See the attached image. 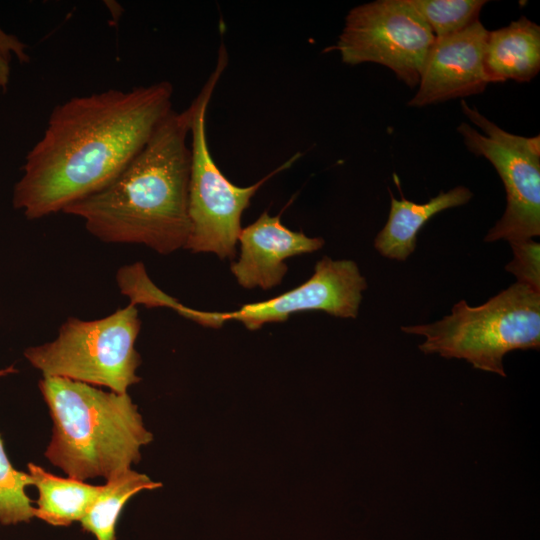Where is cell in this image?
<instances>
[{
    "label": "cell",
    "instance_id": "10",
    "mask_svg": "<svg viewBox=\"0 0 540 540\" xmlns=\"http://www.w3.org/2000/svg\"><path fill=\"white\" fill-rule=\"evenodd\" d=\"M488 34L478 20L457 33L435 38L408 105L420 108L482 93L490 84L484 66Z\"/></svg>",
    "mask_w": 540,
    "mask_h": 540
},
{
    "label": "cell",
    "instance_id": "16",
    "mask_svg": "<svg viewBox=\"0 0 540 540\" xmlns=\"http://www.w3.org/2000/svg\"><path fill=\"white\" fill-rule=\"evenodd\" d=\"M435 38L457 33L479 20L486 0H409Z\"/></svg>",
    "mask_w": 540,
    "mask_h": 540
},
{
    "label": "cell",
    "instance_id": "4",
    "mask_svg": "<svg viewBox=\"0 0 540 540\" xmlns=\"http://www.w3.org/2000/svg\"><path fill=\"white\" fill-rule=\"evenodd\" d=\"M401 330L424 336L419 349L426 354L465 359L505 377V354L540 346V292L516 282L480 306L461 300L441 320Z\"/></svg>",
    "mask_w": 540,
    "mask_h": 540
},
{
    "label": "cell",
    "instance_id": "5",
    "mask_svg": "<svg viewBox=\"0 0 540 540\" xmlns=\"http://www.w3.org/2000/svg\"><path fill=\"white\" fill-rule=\"evenodd\" d=\"M227 62V51L224 44H221L215 69L187 108L191 135L188 190L190 232L184 249L192 253H214L220 259L232 260L242 229L241 217L252 197L266 181L289 168L300 154H295L250 186H237L225 177L208 146L206 113Z\"/></svg>",
    "mask_w": 540,
    "mask_h": 540
},
{
    "label": "cell",
    "instance_id": "9",
    "mask_svg": "<svg viewBox=\"0 0 540 540\" xmlns=\"http://www.w3.org/2000/svg\"><path fill=\"white\" fill-rule=\"evenodd\" d=\"M366 288V279L354 261L325 256L315 264L314 273L307 281L274 298L245 304L231 312H205L183 305L178 313L207 327L239 321L249 330L286 321L292 314L305 311L356 318Z\"/></svg>",
    "mask_w": 540,
    "mask_h": 540
},
{
    "label": "cell",
    "instance_id": "8",
    "mask_svg": "<svg viewBox=\"0 0 540 540\" xmlns=\"http://www.w3.org/2000/svg\"><path fill=\"white\" fill-rule=\"evenodd\" d=\"M434 40L409 0H377L348 12L335 49L345 64L383 65L414 88Z\"/></svg>",
    "mask_w": 540,
    "mask_h": 540
},
{
    "label": "cell",
    "instance_id": "3",
    "mask_svg": "<svg viewBox=\"0 0 540 540\" xmlns=\"http://www.w3.org/2000/svg\"><path fill=\"white\" fill-rule=\"evenodd\" d=\"M39 389L53 422L45 457L73 479L106 480L131 469L152 441L128 393L43 377Z\"/></svg>",
    "mask_w": 540,
    "mask_h": 540
},
{
    "label": "cell",
    "instance_id": "6",
    "mask_svg": "<svg viewBox=\"0 0 540 540\" xmlns=\"http://www.w3.org/2000/svg\"><path fill=\"white\" fill-rule=\"evenodd\" d=\"M141 329L136 306L128 304L100 319L69 317L50 342L28 347L27 361L43 377H62L127 393L141 379L135 342Z\"/></svg>",
    "mask_w": 540,
    "mask_h": 540
},
{
    "label": "cell",
    "instance_id": "11",
    "mask_svg": "<svg viewBox=\"0 0 540 540\" xmlns=\"http://www.w3.org/2000/svg\"><path fill=\"white\" fill-rule=\"evenodd\" d=\"M240 256L230 271L245 289H272L281 284L288 267L286 259L312 253L324 245L321 237H309L292 231L280 215L263 212L256 221L241 229L238 237Z\"/></svg>",
    "mask_w": 540,
    "mask_h": 540
},
{
    "label": "cell",
    "instance_id": "17",
    "mask_svg": "<svg viewBox=\"0 0 540 540\" xmlns=\"http://www.w3.org/2000/svg\"><path fill=\"white\" fill-rule=\"evenodd\" d=\"M34 481L29 473L15 469L0 436V525H15L34 518L35 507L25 492Z\"/></svg>",
    "mask_w": 540,
    "mask_h": 540
},
{
    "label": "cell",
    "instance_id": "15",
    "mask_svg": "<svg viewBox=\"0 0 540 540\" xmlns=\"http://www.w3.org/2000/svg\"><path fill=\"white\" fill-rule=\"evenodd\" d=\"M160 486L145 474L132 469L123 471L106 480L97 499L79 522L97 540H116L117 520L126 502L140 491Z\"/></svg>",
    "mask_w": 540,
    "mask_h": 540
},
{
    "label": "cell",
    "instance_id": "12",
    "mask_svg": "<svg viewBox=\"0 0 540 540\" xmlns=\"http://www.w3.org/2000/svg\"><path fill=\"white\" fill-rule=\"evenodd\" d=\"M473 193L464 186L441 191L426 203L400 200L390 194V211L386 224L374 240L375 249L384 257L405 261L415 250L417 236L424 225L446 209L462 206Z\"/></svg>",
    "mask_w": 540,
    "mask_h": 540
},
{
    "label": "cell",
    "instance_id": "1",
    "mask_svg": "<svg viewBox=\"0 0 540 540\" xmlns=\"http://www.w3.org/2000/svg\"><path fill=\"white\" fill-rule=\"evenodd\" d=\"M172 96V84L161 81L75 96L55 106L25 157L13 207L29 220L40 219L101 190L173 110Z\"/></svg>",
    "mask_w": 540,
    "mask_h": 540
},
{
    "label": "cell",
    "instance_id": "20",
    "mask_svg": "<svg viewBox=\"0 0 540 540\" xmlns=\"http://www.w3.org/2000/svg\"><path fill=\"white\" fill-rule=\"evenodd\" d=\"M27 45L21 42L16 36L7 34L0 27V57L10 63L14 55L17 59L26 63L29 61V55L26 53Z\"/></svg>",
    "mask_w": 540,
    "mask_h": 540
},
{
    "label": "cell",
    "instance_id": "21",
    "mask_svg": "<svg viewBox=\"0 0 540 540\" xmlns=\"http://www.w3.org/2000/svg\"><path fill=\"white\" fill-rule=\"evenodd\" d=\"M10 78V63L0 57V88L6 89Z\"/></svg>",
    "mask_w": 540,
    "mask_h": 540
},
{
    "label": "cell",
    "instance_id": "7",
    "mask_svg": "<svg viewBox=\"0 0 540 540\" xmlns=\"http://www.w3.org/2000/svg\"><path fill=\"white\" fill-rule=\"evenodd\" d=\"M468 123L457 127L464 144L476 156L486 158L496 169L506 191L502 217L488 231L484 240L509 243L530 240L540 235V136L512 134L487 119L464 100Z\"/></svg>",
    "mask_w": 540,
    "mask_h": 540
},
{
    "label": "cell",
    "instance_id": "2",
    "mask_svg": "<svg viewBox=\"0 0 540 540\" xmlns=\"http://www.w3.org/2000/svg\"><path fill=\"white\" fill-rule=\"evenodd\" d=\"M189 133L188 109L172 110L109 184L62 212L82 219L103 242L142 244L162 255L184 248L190 232Z\"/></svg>",
    "mask_w": 540,
    "mask_h": 540
},
{
    "label": "cell",
    "instance_id": "13",
    "mask_svg": "<svg viewBox=\"0 0 540 540\" xmlns=\"http://www.w3.org/2000/svg\"><path fill=\"white\" fill-rule=\"evenodd\" d=\"M484 66L490 83L531 81L540 70V27L522 16L489 31Z\"/></svg>",
    "mask_w": 540,
    "mask_h": 540
},
{
    "label": "cell",
    "instance_id": "19",
    "mask_svg": "<svg viewBox=\"0 0 540 540\" xmlns=\"http://www.w3.org/2000/svg\"><path fill=\"white\" fill-rule=\"evenodd\" d=\"M513 258L506 270L517 277V282L540 292V245L534 240L512 242Z\"/></svg>",
    "mask_w": 540,
    "mask_h": 540
},
{
    "label": "cell",
    "instance_id": "22",
    "mask_svg": "<svg viewBox=\"0 0 540 540\" xmlns=\"http://www.w3.org/2000/svg\"><path fill=\"white\" fill-rule=\"evenodd\" d=\"M14 369L12 367H8L6 369L0 370V376L12 373Z\"/></svg>",
    "mask_w": 540,
    "mask_h": 540
},
{
    "label": "cell",
    "instance_id": "14",
    "mask_svg": "<svg viewBox=\"0 0 540 540\" xmlns=\"http://www.w3.org/2000/svg\"><path fill=\"white\" fill-rule=\"evenodd\" d=\"M27 467L39 493L34 517L53 526H69L80 521L102 489V485L58 477L34 463H28Z\"/></svg>",
    "mask_w": 540,
    "mask_h": 540
},
{
    "label": "cell",
    "instance_id": "18",
    "mask_svg": "<svg viewBox=\"0 0 540 540\" xmlns=\"http://www.w3.org/2000/svg\"><path fill=\"white\" fill-rule=\"evenodd\" d=\"M116 280L121 293L128 296L129 304L134 306L143 304L149 308L168 307L175 310L180 304L156 287L141 262L120 268Z\"/></svg>",
    "mask_w": 540,
    "mask_h": 540
}]
</instances>
